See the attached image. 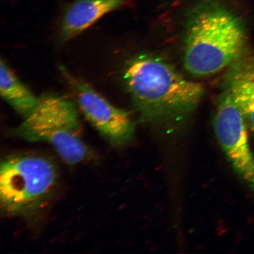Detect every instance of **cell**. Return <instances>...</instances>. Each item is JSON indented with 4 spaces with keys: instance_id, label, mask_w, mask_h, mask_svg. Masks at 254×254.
Wrapping results in <instances>:
<instances>
[{
    "instance_id": "obj_1",
    "label": "cell",
    "mask_w": 254,
    "mask_h": 254,
    "mask_svg": "<svg viewBox=\"0 0 254 254\" xmlns=\"http://www.w3.org/2000/svg\"><path fill=\"white\" fill-rule=\"evenodd\" d=\"M124 81L142 122L170 125L183 122L204 95L201 84L186 78L161 57L142 54L127 63Z\"/></svg>"
},
{
    "instance_id": "obj_2",
    "label": "cell",
    "mask_w": 254,
    "mask_h": 254,
    "mask_svg": "<svg viewBox=\"0 0 254 254\" xmlns=\"http://www.w3.org/2000/svg\"><path fill=\"white\" fill-rule=\"evenodd\" d=\"M184 19L183 64L190 74H217L242 56L245 28L225 0H193Z\"/></svg>"
},
{
    "instance_id": "obj_3",
    "label": "cell",
    "mask_w": 254,
    "mask_h": 254,
    "mask_svg": "<svg viewBox=\"0 0 254 254\" xmlns=\"http://www.w3.org/2000/svg\"><path fill=\"white\" fill-rule=\"evenodd\" d=\"M12 132L28 142L50 144L65 163L77 164L90 155L82 136L77 104L64 95L47 93Z\"/></svg>"
},
{
    "instance_id": "obj_4",
    "label": "cell",
    "mask_w": 254,
    "mask_h": 254,
    "mask_svg": "<svg viewBox=\"0 0 254 254\" xmlns=\"http://www.w3.org/2000/svg\"><path fill=\"white\" fill-rule=\"evenodd\" d=\"M56 164L34 154L15 155L1 161L0 204L9 217L28 218L52 199L58 184Z\"/></svg>"
},
{
    "instance_id": "obj_5",
    "label": "cell",
    "mask_w": 254,
    "mask_h": 254,
    "mask_svg": "<svg viewBox=\"0 0 254 254\" xmlns=\"http://www.w3.org/2000/svg\"><path fill=\"white\" fill-rule=\"evenodd\" d=\"M60 69L75 94L79 110L106 140L117 146L131 140L135 126L127 111L114 106L87 82L75 77L63 66Z\"/></svg>"
},
{
    "instance_id": "obj_6",
    "label": "cell",
    "mask_w": 254,
    "mask_h": 254,
    "mask_svg": "<svg viewBox=\"0 0 254 254\" xmlns=\"http://www.w3.org/2000/svg\"><path fill=\"white\" fill-rule=\"evenodd\" d=\"M216 109L213 123L218 141L235 170L254 190V155L250 147L243 114L225 90Z\"/></svg>"
},
{
    "instance_id": "obj_7",
    "label": "cell",
    "mask_w": 254,
    "mask_h": 254,
    "mask_svg": "<svg viewBox=\"0 0 254 254\" xmlns=\"http://www.w3.org/2000/svg\"><path fill=\"white\" fill-rule=\"evenodd\" d=\"M128 0H73L64 11L60 38L71 40L103 16L119 8Z\"/></svg>"
},
{
    "instance_id": "obj_8",
    "label": "cell",
    "mask_w": 254,
    "mask_h": 254,
    "mask_svg": "<svg viewBox=\"0 0 254 254\" xmlns=\"http://www.w3.org/2000/svg\"><path fill=\"white\" fill-rule=\"evenodd\" d=\"M224 90L233 97L254 133V57H241L225 76Z\"/></svg>"
},
{
    "instance_id": "obj_9",
    "label": "cell",
    "mask_w": 254,
    "mask_h": 254,
    "mask_svg": "<svg viewBox=\"0 0 254 254\" xmlns=\"http://www.w3.org/2000/svg\"><path fill=\"white\" fill-rule=\"evenodd\" d=\"M0 93L3 99L24 119L33 112L39 100L2 59L0 64Z\"/></svg>"
}]
</instances>
